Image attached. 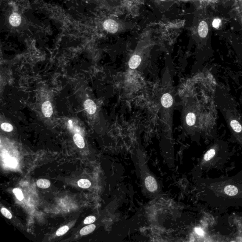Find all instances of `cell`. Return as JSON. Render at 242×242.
<instances>
[{
    "instance_id": "obj_18",
    "label": "cell",
    "mask_w": 242,
    "mask_h": 242,
    "mask_svg": "<svg viewBox=\"0 0 242 242\" xmlns=\"http://www.w3.org/2000/svg\"><path fill=\"white\" fill-rule=\"evenodd\" d=\"M1 128L3 131L6 132H11L13 129L11 124L7 123H2L1 125Z\"/></svg>"
},
{
    "instance_id": "obj_13",
    "label": "cell",
    "mask_w": 242,
    "mask_h": 242,
    "mask_svg": "<svg viewBox=\"0 0 242 242\" xmlns=\"http://www.w3.org/2000/svg\"><path fill=\"white\" fill-rule=\"evenodd\" d=\"M37 185L38 187L42 189H46L49 187L51 185L50 182L47 179H40L37 182Z\"/></svg>"
},
{
    "instance_id": "obj_20",
    "label": "cell",
    "mask_w": 242,
    "mask_h": 242,
    "mask_svg": "<svg viewBox=\"0 0 242 242\" xmlns=\"http://www.w3.org/2000/svg\"><path fill=\"white\" fill-rule=\"evenodd\" d=\"M1 212L2 215H3L4 217L7 218L8 219H12L13 216H12L11 212H10L7 209H6V208H2L1 210Z\"/></svg>"
},
{
    "instance_id": "obj_12",
    "label": "cell",
    "mask_w": 242,
    "mask_h": 242,
    "mask_svg": "<svg viewBox=\"0 0 242 242\" xmlns=\"http://www.w3.org/2000/svg\"><path fill=\"white\" fill-rule=\"evenodd\" d=\"M95 229L96 226L95 225H89L87 226L82 228L80 231V234L81 236L88 235L91 232H92Z\"/></svg>"
},
{
    "instance_id": "obj_11",
    "label": "cell",
    "mask_w": 242,
    "mask_h": 242,
    "mask_svg": "<svg viewBox=\"0 0 242 242\" xmlns=\"http://www.w3.org/2000/svg\"><path fill=\"white\" fill-rule=\"evenodd\" d=\"M196 115L193 112L189 113L186 117V122L187 124L190 126L194 125L196 123Z\"/></svg>"
},
{
    "instance_id": "obj_1",
    "label": "cell",
    "mask_w": 242,
    "mask_h": 242,
    "mask_svg": "<svg viewBox=\"0 0 242 242\" xmlns=\"http://www.w3.org/2000/svg\"><path fill=\"white\" fill-rule=\"evenodd\" d=\"M103 26L105 30L111 33H115L118 30V24L113 20L110 19L106 20Z\"/></svg>"
},
{
    "instance_id": "obj_4",
    "label": "cell",
    "mask_w": 242,
    "mask_h": 242,
    "mask_svg": "<svg viewBox=\"0 0 242 242\" xmlns=\"http://www.w3.org/2000/svg\"><path fill=\"white\" fill-rule=\"evenodd\" d=\"M42 111L44 115L46 117H49L52 114V108L50 102L45 101L42 106Z\"/></svg>"
},
{
    "instance_id": "obj_7",
    "label": "cell",
    "mask_w": 242,
    "mask_h": 242,
    "mask_svg": "<svg viewBox=\"0 0 242 242\" xmlns=\"http://www.w3.org/2000/svg\"><path fill=\"white\" fill-rule=\"evenodd\" d=\"M141 63V58L138 55L132 56L129 62V66L132 69L137 68Z\"/></svg>"
},
{
    "instance_id": "obj_21",
    "label": "cell",
    "mask_w": 242,
    "mask_h": 242,
    "mask_svg": "<svg viewBox=\"0 0 242 242\" xmlns=\"http://www.w3.org/2000/svg\"><path fill=\"white\" fill-rule=\"evenodd\" d=\"M96 221V218L94 216H88L84 220V223L85 224H90L93 223Z\"/></svg>"
},
{
    "instance_id": "obj_5",
    "label": "cell",
    "mask_w": 242,
    "mask_h": 242,
    "mask_svg": "<svg viewBox=\"0 0 242 242\" xmlns=\"http://www.w3.org/2000/svg\"><path fill=\"white\" fill-rule=\"evenodd\" d=\"M161 101L162 105L165 108H168L173 105V98L170 94H164L162 96Z\"/></svg>"
},
{
    "instance_id": "obj_8",
    "label": "cell",
    "mask_w": 242,
    "mask_h": 242,
    "mask_svg": "<svg viewBox=\"0 0 242 242\" xmlns=\"http://www.w3.org/2000/svg\"><path fill=\"white\" fill-rule=\"evenodd\" d=\"M21 21L20 15L16 13L13 14L9 18V23L13 27L19 26L21 23Z\"/></svg>"
},
{
    "instance_id": "obj_10",
    "label": "cell",
    "mask_w": 242,
    "mask_h": 242,
    "mask_svg": "<svg viewBox=\"0 0 242 242\" xmlns=\"http://www.w3.org/2000/svg\"><path fill=\"white\" fill-rule=\"evenodd\" d=\"M225 193L229 196H235L238 193V189L235 186H227L225 188Z\"/></svg>"
},
{
    "instance_id": "obj_23",
    "label": "cell",
    "mask_w": 242,
    "mask_h": 242,
    "mask_svg": "<svg viewBox=\"0 0 242 242\" xmlns=\"http://www.w3.org/2000/svg\"><path fill=\"white\" fill-rule=\"evenodd\" d=\"M195 231L199 236H203L204 235V232L199 227H196L195 229Z\"/></svg>"
},
{
    "instance_id": "obj_6",
    "label": "cell",
    "mask_w": 242,
    "mask_h": 242,
    "mask_svg": "<svg viewBox=\"0 0 242 242\" xmlns=\"http://www.w3.org/2000/svg\"><path fill=\"white\" fill-rule=\"evenodd\" d=\"M209 28L207 23L205 21H201L198 27V33L201 38H204L207 36Z\"/></svg>"
},
{
    "instance_id": "obj_14",
    "label": "cell",
    "mask_w": 242,
    "mask_h": 242,
    "mask_svg": "<svg viewBox=\"0 0 242 242\" xmlns=\"http://www.w3.org/2000/svg\"><path fill=\"white\" fill-rule=\"evenodd\" d=\"M78 185L82 188H88L91 186V182L88 180L81 179L78 181Z\"/></svg>"
},
{
    "instance_id": "obj_22",
    "label": "cell",
    "mask_w": 242,
    "mask_h": 242,
    "mask_svg": "<svg viewBox=\"0 0 242 242\" xmlns=\"http://www.w3.org/2000/svg\"><path fill=\"white\" fill-rule=\"evenodd\" d=\"M221 23V20L219 19H215L212 22V26L216 28H218Z\"/></svg>"
},
{
    "instance_id": "obj_17",
    "label": "cell",
    "mask_w": 242,
    "mask_h": 242,
    "mask_svg": "<svg viewBox=\"0 0 242 242\" xmlns=\"http://www.w3.org/2000/svg\"><path fill=\"white\" fill-rule=\"evenodd\" d=\"M69 229L68 226H62V227L59 228L57 230L56 234L57 236H59H59H63V235L66 234L67 232L68 231Z\"/></svg>"
},
{
    "instance_id": "obj_15",
    "label": "cell",
    "mask_w": 242,
    "mask_h": 242,
    "mask_svg": "<svg viewBox=\"0 0 242 242\" xmlns=\"http://www.w3.org/2000/svg\"><path fill=\"white\" fill-rule=\"evenodd\" d=\"M13 193L16 196V198H17L18 200L20 201L23 200L24 199V196H23V193L20 189L18 188L14 189L13 190Z\"/></svg>"
},
{
    "instance_id": "obj_19",
    "label": "cell",
    "mask_w": 242,
    "mask_h": 242,
    "mask_svg": "<svg viewBox=\"0 0 242 242\" xmlns=\"http://www.w3.org/2000/svg\"><path fill=\"white\" fill-rule=\"evenodd\" d=\"M6 163L9 166L12 167V168H15L17 165V161L13 157H9V158H8Z\"/></svg>"
},
{
    "instance_id": "obj_16",
    "label": "cell",
    "mask_w": 242,
    "mask_h": 242,
    "mask_svg": "<svg viewBox=\"0 0 242 242\" xmlns=\"http://www.w3.org/2000/svg\"><path fill=\"white\" fill-rule=\"evenodd\" d=\"M215 153H216V152H215V150L214 149H211V150H208L206 152V153L205 154L204 156V159L205 161H210L214 156Z\"/></svg>"
},
{
    "instance_id": "obj_24",
    "label": "cell",
    "mask_w": 242,
    "mask_h": 242,
    "mask_svg": "<svg viewBox=\"0 0 242 242\" xmlns=\"http://www.w3.org/2000/svg\"><path fill=\"white\" fill-rule=\"evenodd\" d=\"M161 1H165V0H161Z\"/></svg>"
},
{
    "instance_id": "obj_25",
    "label": "cell",
    "mask_w": 242,
    "mask_h": 242,
    "mask_svg": "<svg viewBox=\"0 0 242 242\" xmlns=\"http://www.w3.org/2000/svg\"></svg>"
},
{
    "instance_id": "obj_3",
    "label": "cell",
    "mask_w": 242,
    "mask_h": 242,
    "mask_svg": "<svg viewBox=\"0 0 242 242\" xmlns=\"http://www.w3.org/2000/svg\"><path fill=\"white\" fill-rule=\"evenodd\" d=\"M84 107L86 112L89 114H94L96 110V106L95 103L91 99H87L84 103Z\"/></svg>"
},
{
    "instance_id": "obj_9",
    "label": "cell",
    "mask_w": 242,
    "mask_h": 242,
    "mask_svg": "<svg viewBox=\"0 0 242 242\" xmlns=\"http://www.w3.org/2000/svg\"><path fill=\"white\" fill-rule=\"evenodd\" d=\"M74 141L77 146L80 149H82L85 147V143L83 137L80 134L76 133L74 136Z\"/></svg>"
},
{
    "instance_id": "obj_2",
    "label": "cell",
    "mask_w": 242,
    "mask_h": 242,
    "mask_svg": "<svg viewBox=\"0 0 242 242\" xmlns=\"http://www.w3.org/2000/svg\"><path fill=\"white\" fill-rule=\"evenodd\" d=\"M145 183L147 189L150 192H154L157 189V182L155 179L152 176H149L146 177Z\"/></svg>"
}]
</instances>
